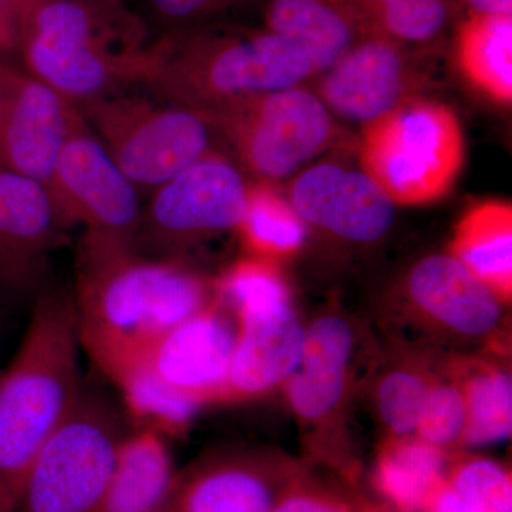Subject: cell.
<instances>
[{
    "instance_id": "cell-21",
    "label": "cell",
    "mask_w": 512,
    "mask_h": 512,
    "mask_svg": "<svg viewBox=\"0 0 512 512\" xmlns=\"http://www.w3.org/2000/svg\"><path fill=\"white\" fill-rule=\"evenodd\" d=\"M450 254L505 303L512 295V207L485 201L463 215L454 231Z\"/></svg>"
},
{
    "instance_id": "cell-38",
    "label": "cell",
    "mask_w": 512,
    "mask_h": 512,
    "mask_svg": "<svg viewBox=\"0 0 512 512\" xmlns=\"http://www.w3.org/2000/svg\"><path fill=\"white\" fill-rule=\"evenodd\" d=\"M377 3H380V5L384 6L386 3H389L390 0H376Z\"/></svg>"
},
{
    "instance_id": "cell-12",
    "label": "cell",
    "mask_w": 512,
    "mask_h": 512,
    "mask_svg": "<svg viewBox=\"0 0 512 512\" xmlns=\"http://www.w3.org/2000/svg\"><path fill=\"white\" fill-rule=\"evenodd\" d=\"M79 109L23 69L0 72V168L46 184Z\"/></svg>"
},
{
    "instance_id": "cell-26",
    "label": "cell",
    "mask_w": 512,
    "mask_h": 512,
    "mask_svg": "<svg viewBox=\"0 0 512 512\" xmlns=\"http://www.w3.org/2000/svg\"><path fill=\"white\" fill-rule=\"evenodd\" d=\"M111 382L119 389L124 409L137 429L154 431L165 439L183 436L202 409L201 404L158 382L138 363L121 370Z\"/></svg>"
},
{
    "instance_id": "cell-6",
    "label": "cell",
    "mask_w": 512,
    "mask_h": 512,
    "mask_svg": "<svg viewBox=\"0 0 512 512\" xmlns=\"http://www.w3.org/2000/svg\"><path fill=\"white\" fill-rule=\"evenodd\" d=\"M464 150L456 113L446 104L414 97L366 124L360 161L394 204L426 205L456 184Z\"/></svg>"
},
{
    "instance_id": "cell-19",
    "label": "cell",
    "mask_w": 512,
    "mask_h": 512,
    "mask_svg": "<svg viewBox=\"0 0 512 512\" xmlns=\"http://www.w3.org/2000/svg\"><path fill=\"white\" fill-rule=\"evenodd\" d=\"M355 332L345 318L323 315L306 328L301 362L284 384L293 413L308 426L330 419L348 392Z\"/></svg>"
},
{
    "instance_id": "cell-33",
    "label": "cell",
    "mask_w": 512,
    "mask_h": 512,
    "mask_svg": "<svg viewBox=\"0 0 512 512\" xmlns=\"http://www.w3.org/2000/svg\"><path fill=\"white\" fill-rule=\"evenodd\" d=\"M447 20L443 0H390L383 6V23L397 39L427 42L439 35Z\"/></svg>"
},
{
    "instance_id": "cell-31",
    "label": "cell",
    "mask_w": 512,
    "mask_h": 512,
    "mask_svg": "<svg viewBox=\"0 0 512 512\" xmlns=\"http://www.w3.org/2000/svg\"><path fill=\"white\" fill-rule=\"evenodd\" d=\"M466 421V396L460 379H434L414 436L446 451L460 446Z\"/></svg>"
},
{
    "instance_id": "cell-39",
    "label": "cell",
    "mask_w": 512,
    "mask_h": 512,
    "mask_svg": "<svg viewBox=\"0 0 512 512\" xmlns=\"http://www.w3.org/2000/svg\"><path fill=\"white\" fill-rule=\"evenodd\" d=\"M3 64H5V62H2V60H0V72H2Z\"/></svg>"
},
{
    "instance_id": "cell-24",
    "label": "cell",
    "mask_w": 512,
    "mask_h": 512,
    "mask_svg": "<svg viewBox=\"0 0 512 512\" xmlns=\"http://www.w3.org/2000/svg\"><path fill=\"white\" fill-rule=\"evenodd\" d=\"M423 512H512L511 471L491 458L448 460Z\"/></svg>"
},
{
    "instance_id": "cell-18",
    "label": "cell",
    "mask_w": 512,
    "mask_h": 512,
    "mask_svg": "<svg viewBox=\"0 0 512 512\" xmlns=\"http://www.w3.org/2000/svg\"><path fill=\"white\" fill-rule=\"evenodd\" d=\"M224 402L258 399L284 386L301 362L306 328L292 303L238 316Z\"/></svg>"
},
{
    "instance_id": "cell-28",
    "label": "cell",
    "mask_w": 512,
    "mask_h": 512,
    "mask_svg": "<svg viewBox=\"0 0 512 512\" xmlns=\"http://www.w3.org/2000/svg\"><path fill=\"white\" fill-rule=\"evenodd\" d=\"M238 231L251 256L275 264L302 248L305 222L282 195L268 185H256L249 187L247 211Z\"/></svg>"
},
{
    "instance_id": "cell-30",
    "label": "cell",
    "mask_w": 512,
    "mask_h": 512,
    "mask_svg": "<svg viewBox=\"0 0 512 512\" xmlns=\"http://www.w3.org/2000/svg\"><path fill=\"white\" fill-rule=\"evenodd\" d=\"M433 377L420 367L402 365L387 370L376 387L380 420L393 437L414 436Z\"/></svg>"
},
{
    "instance_id": "cell-11",
    "label": "cell",
    "mask_w": 512,
    "mask_h": 512,
    "mask_svg": "<svg viewBox=\"0 0 512 512\" xmlns=\"http://www.w3.org/2000/svg\"><path fill=\"white\" fill-rule=\"evenodd\" d=\"M235 343L237 319L215 295L208 308L168 330L131 365L205 407L224 400Z\"/></svg>"
},
{
    "instance_id": "cell-13",
    "label": "cell",
    "mask_w": 512,
    "mask_h": 512,
    "mask_svg": "<svg viewBox=\"0 0 512 512\" xmlns=\"http://www.w3.org/2000/svg\"><path fill=\"white\" fill-rule=\"evenodd\" d=\"M303 470L266 451L214 454L178 474L161 512H272Z\"/></svg>"
},
{
    "instance_id": "cell-1",
    "label": "cell",
    "mask_w": 512,
    "mask_h": 512,
    "mask_svg": "<svg viewBox=\"0 0 512 512\" xmlns=\"http://www.w3.org/2000/svg\"><path fill=\"white\" fill-rule=\"evenodd\" d=\"M72 292L80 346L109 380L215 301V284L180 259L84 234Z\"/></svg>"
},
{
    "instance_id": "cell-25",
    "label": "cell",
    "mask_w": 512,
    "mask_h": 512,
    "mask_svg": "<svg viewBox=\"0 0 512 512\" xmlns=\"http://www.w3.org/2000/svg\"><path fill=\"white\" fill-rule=\"evenodd\" d=\"M458 62L464 77L497 103L512 101L511 16H480L461 35Z\"/></svg>"
},
{
    "instance_id": "cell-14",
    "label": "cell",
    "mask_w": 512,
    "mask_h": 512,
    "mask_svg": "<svg viewBox=\"0 0 512 512\" xmlns=\"http://www.w3.org/2000/svg\"><path fill=\"white\" fill-rule=\"evenodd\" d=\"M289 202L305 224L359 244L382 239L396 215V204L365 171L330 163L303 171Z\"/></svg>"
},
{
    "instance_id": "cell-27",
    "label": "cell",
    "mask_w": 512,
    "mask_h": 512,
    "mask_svg": "<svg viewBox=\"0 0 512 512\" xmlns=\"http://www.w3.org/2000/svg\"><path fill=\"white\" fill-rule=\"evenodd\" d=\"M466 396L467 421L460 446L480 447L511 436L512 379L503 367L468 366L458 376Z\"/></svg>"
},
{
    "instance_id": "cell-29",
    "label": "cell",
    "mask_w": 512,
    "mask_h": 512,
    "mask_svg": "<svg viewBox=\"0 0 512 512\" xmlns=\"http://www.w3.org/2000/svg\"><path fill=\"white\" fill-rule=\"evenodd\" d=\"M215 295L234 318L291 303L288 285L274 262L254 256L232 265L215 284Z\"/></svg>"
},
{
    "instance_id": "cell-3",
    "label": "cell",
    "mask_w": 512,
    "mask_h": 512,
    "mask_svg": "<svg viewBox=\"0 0 512 512\" xmlns=\"http://www.w3.org/2000/svg\"><path fill=\"white\" fill-rule=\"evenodd\" d=\"M148 28L126 0H20L23 70L79 107L141 86Z\"/></svg>"
},
{
    "instance_id": "cell-20",
    "label": "cell",
    "mask_w": 512,
    "mask_h": 512,
    "mask_svg": "<svg viewBox=\"0 0 512 512\" xmlns=\"http://www.w3.org/2000/svg\"><path fill=\"white\" fill-rule=\"evenodd\" d=\"M178 474L165 437L138 429L124 434L94 512H161Z\"/></svg>"
},
{
    "instance_id": "cell-37",
    "label": "cell",
    "mask_w": 512,
    "mask_h": 512,
    "mask_svg": "<svg viewBox=\"0 0 512 512\" xmlns=\"http://www.w3.org/2000/svg\"><path fill=\"white\" fill-rule=\"evenodd\" d=\"M375 512H397V511L393 510V508H390V507H376Z\"/></svg>"
},
{
    "instance_id": "cell-5",
    "label": "cell",
    "mask_w": 512,
    "mask_h": 512,
    "mask_svg": "<svg viewBox=\"0 0 512 512\" xmlns=\"http://www.w3.org/2000/svg\"><path fill=\"white\" fill-rule=\"evenodd\" d=\"M107 153L148 195L212 153L217 131L207 114L175 101L117 92L79 107Z\"/></svg>"
},
{
    "instance_id": "cell-8",
    "label": "cell",
    "mask_w": 512,
    "mask_h": 512,
    "mask_svg": "<svg viewBox=\"0 0 512 512\" xmlns=\"http://www.w3.org/2000/svg\"><path fill=\"white\" fill-rule=\"evenodd\" d=\"M207 116L262 180H284L335 137L328 107L299 86L232 101Z\"/></svg>"
},
{
    "instance_id": "cell-15",
    "label": "cell",
    "mask_w": 512,
    "mask_h": 512,
    "mask_svg": "<svg viewBox=\"0 0 512 512\" xmlns=\"http://www.w3.org/2000/svg\"><path fill=\"white\" fill-rule=\"evenodd\" d=\"M67 229L46 184L0 168V288L32 289Z\"/></svg>"
},
{
    "instance_id": "cell-7",
    "label": "cell",
    "mask_w": 512,
    "mask_h": 512,
    "mask_svg": "<svg viewBox=\"0 0 512 512\" xmlns=\"http://www.w3.org/2000/svg\"><path fill=\"white\" fill-rule=\"evenodd\" d=\"M123 424L99 394L83 392L37 457L18 512H94L109 480Z\"/></svg>"
},
{
    "instance_id": "cell-9",
    "label": "cell",
    "mask_w": 512,
    "mask_h": 512,
    "mask_svg": "<svg viewBox=\"0 0 512 512\" xmlns=\"http://www.w3.org/2000/svg\"><path fill=\"white\" fill-rule=\"evenodd\" d=\"M248 195L241 171L212 151L147 195L134 247L154 258H178L201 239L238 229Z\"/></svg>"
},
{
    "instance_id": "cell-40",
    "label": "cell",
    "mask_w": 512,
    "mask_h": 512,
    "mask_svg": "<svg viewBox=\"0 0 512 512\" xmlns=\"http://www.w3.org/2000/svg\"><path fill=\"white\" fill-rule=\"evenodd\" d=\"M18 2H20V0H18Z\"/></svg>"
},
{
    "instance_id": "cell-32",
    "label": "cell",
    "mask_w": 512,
    "mask_h": 512,
    "mask_svg": "<svg viewBox=\"0 0 512 512\" xmlns=\"http://www.w3.org/2000/svg\"><path fill=\"white\" fill-rule=\"evenodd\" d=\"M357 495L322 483L303 470L286 488L272 512H375Z\"/></svg>"
},
{
    "instance_id": "cell-10",
    "label": "cell",
    "mask_w": 512,
    "mask_h": 512,
    "mask_svg": "<svg viewBox=\"0 0 512 512\" xmlns=\"http://www.w3.org/2000/svg\"><path fill=\"white\" fill-rule=\"evenodd\" d=\"M67 228L84 235L134 245L140 225L141 192L114 163L79 113L46 183Z\"/></svg>"
},
{
    "instance_id": "cell-22",
    "label": "cell",
    "mask_w": 512,
    "mask_h": 512,
    "mask_svg": "<svg viewBox=\"0 0 512 512\" xmlns=\"http://www.w3.org/2000/svg\"><path fill=\"white\" fill-rule=\"evenodd\" d=\"M447 464L446 451L441 448L417 436H392L380 448L373 484L393 510L423 512Z\"/></svg>"
},
{
    "instance_id": "cell-4",
    "label": "cell",
    "mask_w": 512,
    "mask_h": 512,
    "mask_svg": "<svg viewBox=\"0 0 512 512\" xmlns=\"http://www.w3.org/2000/svg\"><path fill=\"white\" fill-rule=\"evenodd\" d=\"M313 74L302 49L275 33L188 36L151 43L141 86L208 114L248 97L298 87Z\"/></svg>"
},
{
    "instance_id": "cell-17",
    "label": "cell",
    "mask_w": 512,
    "mask_h": 512,
    "mask_svg": "<svg viewBox=\"0 0 512 512\" xmlns=\"http://www.w3.org/2000/svg\"><path fill=\"white\" fill-rule=\"evenodd\" d=\"M407 295L436 328L463 339H484L500 328L507 303L451 254L426 256L413 266Z\"/></svg>"
},
{
    "instance_id": "cell-16",
    "label": "cell",
    "mask_w": 512,
    "mask_h": 512,
    "mask_svg": "<svg viewBox=\"0 0 512 512\" xmlns=\"http://www.w3.org/2000/svg\"><path fill=\"white\" fill-rule=\"evenodd\" d=\"M417 79L389 42L350 47L326 70L319 99L343 119L372 123L416 97Z\"/></svg>"
},
{
    "instance_id": "cell-36",
    "label": "cell",
    "mask_w": 512,
    "mask_h": 512,
    "mask_svg": "<svg viewBox=\"0 0 512 512\" xmlns=\"http://www.w3.org/2000/svg\"><path fill=\"white\" fill-rule=\"evenodd\" d=\"M480 16H511L512 0H467Z\"/></svg>"
},
{
    "instance_id": "cell-23",
    "label": "cell",
    "mask_w": 512,
    "mask_h": 512,
    "mask_svg": "<svg viewBox=\"0 0 512 512\" xmlns=\"http://www.w3.org/2000/svg\"><path fill=\"white\" fill-rule=\"evenodd\" d=\"M268 25L305 52L313 73L326 72L352 45L348 19L325 0H271Z\"/></svg>"
},
{
    "instance_id": "cell-35",
    "label": "cell",
    "mask_w": 512,
    "mask_h": 512,
    "mask_svg": "<svg viewBox=\"0 0 512 512\" xmlns=\"http://www.w3.org/2000/svg\"><path fill=\"white\" fill-rule=\"evenodd\" d=\"M18 20V0H0V52L16 49Z\"/></svg>"
},
{
    "instance_id": "cell-2",
    "label": "cell",
    "mask_w": 512,
    "mask_h": 512,
    "mask_svg": "<svg viewBox=\"0 0 512 512\" xmlns=\"http://www.w3.org/2000/svg\"><path fill=\"white\" fill-rule=\"evenodd\" d=\"M73 292L40 293L22 343L0 372V512H18L37 457L84 392Z\"/></svg>"
},
{
    "instance_id": "cell-34",
    "label": "cell",
    "mask_w": 512,
    "mask_h": 512,
    "mask_svg": "<svg viewBox=\"0 0 512 512\" xmlns=\"http://www.w3.org/2000/svg\"><path fill=\"white\" fill-rule=\"evenodd\" d=\"M227 2L229 0H141V5L150 22L160 29L178 33Z\"/></svg>"
}]
</instances>
